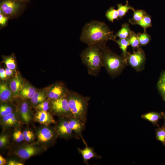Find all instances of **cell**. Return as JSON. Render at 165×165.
<instances>
[{
  "label": "cell",
  "instance_id": "1",
  "mask_svg": "<svg viewBox=\"0 0 165 165\" xmlns=\"http://www.w3.org/2000/svg\"><path fill=\"white\" fill-rule=\"evenodd\" d=\"M113 32L104 22L93 20L85 24L82 30L80 40L88 46L106 43L116 39Z\"/></svg>",
  "mask_w": 165,
  "mask_h": 165
},
{
  "label": "cell",
  "instance_id": "2",
  "mask_svg": "<svg viewBox=\"0 0 165 165\" xmlns=\"http://www.w3.org/2000/svg\"><path fill=\"white\" fill-rule=\"evenodd\" d=\"M106 43H100L88 46L81 52L80 57L82 62L86 67L88 74L97 76L103 67L102 48Z\"/></svg>",
  "mask_w": 165,
  "mask_h": 165
},
{
  "label": "cell",
  "instance_id": "3",
  "mask_svg": "<svg viewBox=\"0 0 165 165\" xmlns=\"http://www.w3.org/2000/svg\"><path fill=\"white\" fill-rule=\"evenodd\" d=\"M103 67L112 78L118 76L127 64L126 58L112 52L104 44L102 48Z\"/></svg>",
  "mask_w": 165,
  "mask_h": 165
},
{
  "label": "cell",
  "instance_id": "4",
  "mask_svg": "<svg viewBox=\"0 0 165 165\" xmlns=\"http://www.w3.org/2000/svg\"><path fill=\"white\" fill-rule=\"evenodd\" d=\"M67 97L72 116L79 119L85 123L90 97L84 96L75 92L68 90Z\"/></svg>",
  "mask_w": 165,
  "mask_h": 165
},
{
  "label": "cell",
  "instance_id": "5",
  "mask_svg": "<svg viewBox=\"0 0 165 165\" xmlns=\"http://www.w3.org/2000/svg\"><path fill=\"white\" fill-rule=\"evenodd\" d=\"M127 63L137 72L144 68L146 60L145 55L143 50L140 48L134 50L132 53L128 52L126 57Z\"/></svg>",
  "mask_w": 165,
  "mask_h": 165
},
{
  "label": "cell",
  "instance_id": "6",
  "mask_svg": "<svg viewBox=\"0 0 165 165\" xmlns=\"http://www.w3.org/2000/svg\"><path fill=\"white\" fill-rule=\"evenodd\" d=\"M51 108L53 111L57 114L68 116H72L71 111L67 94L51 101Z\"/></svg>",
  "mask_w": 165,
  "mask_h": 165
},
{
  "label": "cell",
  "instance_id": "7",
  "mask_svg": "<svg viewBox=\"0 0 165 165\" xmlns=\"http://www.w3.org/2000/svg\"><path fill=\"white\" fill-rule=\"evenodd\" d=\"M20 9L19 2L13 0H3L0 4V11L9 18L16 15Z\"/></svg>",
  "mask_w": 165,
  "mask_h": 165
},
{
  "label": "cell",
  "instance_id": "8",
  "mask_svg": "<svg viewBox=\"0 0 165 165\" xmlns=\"http://www.w3.org/2000/svg\"><path fill=\"white\" fill-rule=\"evenodd\" d=\"M68 91L62 83H57L51 86L49 89L48 97L52 101L55 100L66 95Z\"/></svg>",
  "mask_w": 165,
  "mask_h": 165
},
{
  "label": "cell",
  "instance_id": "9",
  "mask_svg": "<svg viewBox=\"0 0 165 165\" xmlns=\"http://www.w3.org/2000/svg\"><path fill=\"white\" fill-rule=\"evenodd\" d=\"M69 127L71 130L74 132L77 137H79L83 141L84 140L83 138L82 133L84 130L85 124L79 119L72 116L68 120Z\"/></svg>",
  "mask_w": 165,
  "mask_h": 165
},
{
  "label": "cell",
  "instance_id": "10",
  "mask_svg": "<svg viewBox=\"0 0 165 165\" xmlns=\"http://www.w3.org/2000/svg\"><path fill=\"white\" fill-rule=\"evenodd\" d=\"M85 147L83 149L78 148V151L82 156L84 163L86 164L89 165L88 161L92 158L100 159L101 156L97 155L94 151L92 147H89L86 141L84 143Z\"/></svg>",
  "mask_w": 165,
  "mask_h": 165
},
{
  "label": "cell",
  "instance_id": "11",
  "mask_svg": "<svg viewBox=\"0 0 165 165\" xmlns=\"http://www.w3.org/2000/svg\"><path fill=\"white\" fill-rule=\"evenodd\" d=\"M24 84L22 80L18 75H16L10 80L9 88L11 90L14 97H19V93Z\"/></svg>",
  "mask_w": 165,
  "mask_h": 165
},
{
  "label": "cell",
  "instance_id": "12",
  "mask_svg": "<svg viewBox=\"0 0 165 165\" xmlns=\"http://www.w3.org/2000/svg\"><path fill=\"white\" fill-rule=\"evenodd\" d=\"M35 118L38 122L45 125L55 123L52 115L46 111L40 110L37 113Z\"/></svg>",
  "mask_w": 165,
  "mask_h": 165
},
{
  "label": "cell",
  "instance_id": "13",
  "mask_svg": "<svg viewBox=\"0 0 165 165\" xmlns=\"http://www.w3.org/2000/svg\"><path fill=\"white\" fill-rule=\"evenodd\" d=\"M14 97L13 93L9 87L5 82L1 83L0 84V99L3 102L11 101Z\"/></svg>",
  "mask_w": 165,
  "mask_h": 165
},
{
  "label": "cell",
  "instance_id": "14",
  "mask_svg": "<svg viewBox=\"0 0 165 165\" xmlns=\"http://www.w3.org/2000/svg\"><path fill=\"white\" fill-rule=\"evenodd\" d=\"M57 132L61 136L64 137L73 136V131L70 128L68 121L63 120L61 121L57 127Z\"/></svg>",
  "mask_w": 165,
  "mask_h": 165
},
{
  "label": "cell",
  "instance_id": "15",
  "mask_svg": "<svg viewBox=\"0 0 165 165\" xmlns=\"http://www.w3.org/2000/svg\"><path fill=\"white\" fill-rule=\"evenodd\" d=\"M37 152V149L31 145L26 146L20 149L17 152V155L23 159L29 158L35 154Z\"/></svg>",
  "mask_w": 165,
  "mask_h": 165
},
{
  "label": "cell",
  "instance_id": "16",
  "mask_svg": "<svg viewBox=\"0 0 165 165\" xmlns=\"http://www.w3.org/2000/svg\"><path fill=\"white\" fill-rule=\"evenodd\" d=\"M36 89L28 84H24L20 91L19 96L24 99H31L36 92Z\"/></svg>",
  "mask_w": 165,
  "mask_h": 165
},
{
  "label": "cell",
  "instance_id": "17",
  "mask_svg": "<svg viewBox=\"0 0 165 165\" xmlns=\"http://www.w3.org/2000/svg\"><path fill=\"white\" fill-rule=\"evenodd\" d=\"M54 136L53 131L50 129L44 127L42 129L38 134V140L42 142H45L49 141Z\"/></svg>",
  "mask_w": 165,
  "mask_h": 165
},
{
  "label": "cell",
  "instance_id": "18",
  "mask_svg": "<svg viewBox=\"0 0 165 165\" xmlns=\"http://www.w3.org/2000/svg\"><path fill=\"white\" fill-rule=\"evenodd\" d=\"M133 11L134 13L133 17L128 20L129 22L132 25L137 24L148 14L145 10L143 9H134Z\"/></svg>",
  "mask_w": 165,
  "mask_h": 165
},
{
  "label": "cell",
  "instance_id": "19",
  "mask_svg": "<svg viewBox=\"0 0 165 165\" xmlns=\"http://www.w3.org/2000/svg\"><path fill=\"white\" fill-rule=\"evenodd\" d=\"M132 31L128 24L124 23L121 29L115 35V37H118L119 38H129Z\"/></svg>",
  "mask_w": 165,
  "mask_h": 165
},
{
  "label": "cell",
  "instance_id": "20",
  "mask_svg": "<svg viewBox=\"0 0 165 165\" xmlns=\"http://www.w3.org/2000/svg\"><path fill=\"white\" fill-rule=\"evenodd\" d=\"M20 111L23 121L25 123H28L30 121L31 117L29 105L27 102H24L22 103L20 107Z\"/></svg>",
  "mask_w": 165,
  "mask_h": 165
},
{
  "label": "cell",
  "instance_id": "21",
  "mask_svg": "<svg viewBox=\"0 0 165 165\" xmlns=\"http://www.w3.org/2000/svg\"><path fill=\"white\" fill-rule=\"evenodd\" d=\"M162 115L158 112H151L142 115L141 117L150 121L153 124L156 125L159 120L162 117Z\"/></svg>",
  "mask_w": 165,
  "mask_h": 165
},
{
  "label": "cell",
  "instance_id": "22",
  "mask_svg": "<svg viewBox=\"0 0 165 165\" xmlns=\"http://www.w3.org/2000/svg\"><path fill=\"white\" fill-rule=\"evenodd\" d=\"M119 45V48L122 51V56L124 58H126L128 52L127 48L130 45V43L129 38H119L114 41Z\"/></svg>",
  "mask_w": 165,
  "mask_h": 165
},
{
  "label": "cell",
  "instance_id": "23",
  "mask_svg": "<svg viewBox=\"0 0 165 165\" xmlns=\"http://www.w3.org/2000/svg\"><path fill=\"white\" fill-rule=\"evenodd\" d=\"M118 7L117 11L119 14V18H122L130 10L133 11L135 9L130 6L129 4L128 0L126 1V4L125 5H123L121 4H118L117 5Z\"/></svg>",
  "mask_w": 165,
  "mask_h": 165
},
{
  "label": "cell",
  "instance_id": "24",
  "mask_svg": "<svg viewBox=\"0 0 165 165\" xmlns=\"http://www.w3.org/2000/svg\"><path fill=\"white\" fill-rule=\"evenodd\" d=\"M46 94L45 91L44 90L36 91L33 96L31 99V103L34 105H37L44 101Z\"/></svg>",
  "mask_w": 165,
  "mask_h": 165
},
{
  "label": "cell",
  "instance_id": "25",
  "mask_svg": "<svg viewBox=\"0 0 165 165\" xmlns=\"http://www.w3.org/2000/svg\"><path fill=\"white\" fill-rule=\"evenodd\" d=\"M130 45L133 50L140 48V45L137 34L132 31L129 38Z\"/></svg>",
  "mask_w": 165,
  "mask_h": 165
},
{
  "label": "cell",
  "instance_id": "26",
  "mask_svg": "<svg viewBox=\"0 0 165 165\" xmlns=\"http://www.w3.org/2000/svg\"><path fill=\"white\" fill-rule=\"evenodd\" d=\"M105 16L110 21L112 22L114 20H118L119 18L118 11L114 7H111L107 10Z\"/></svg>",
  "mask_w": 165,
  "mask_h": 165
},
{
  "label": "cell",
  "instance_id": "27",
  "mask_svg": "<svg viewBox=\"0 0 165 165\" xmlns=\"http://www.w3.org/2000/svg\"><path fill=\"white\" fill-rule=\"evenodd\" d=\"M137 25H139L143 28L144 31L146 32L147 28L152 27V26L151 16L148 14L140 21Z\"/></svg>",
  "mask_w": 165,
  "mask_h": 165
},
{
  "label": "cell",
  "instance_id": "28",
  "mask_svg": "<svg viewBox=\"0 0 165 165\" xmlns=\"http://www.w3.org/2000/svg\"><path fill=\"white\" fill-rule=\"evenodd\" d=\"M140 46H145L147 45L151 40L150 35L146 32L137 34Z\"/></svg>",
  "mask_w": 165,
  "mask_h": 165
},
{
  "label": "cell",
  "instance_id": "29",
  "mask_svg": "<svg viewBox=\"0 0 165 165\" xmlns=\"http://www.w3.org/2000/svg\"><path fill=\"white\" fill-rule=\"evenodd\" d=\"M3 62L5 64L7 67L13 70L16 69V62L13 55L3 57Z\"/></svg>",
  "mask_w": 165,
  "mask_h": 165
},
{
  "label": "cell",
  "instance_id": "30",
  "mask_svg": "<svg viewBox=\"0 0 165 165\" xmlns=\"http://www.w3.org/2000/svg\"><path fill=\"white\" fill-rule=\"evenodd\" d=\"M2 120L5 124L9 126L14 124L17 121L16 115L13 112L3 117Z\"/></svg>",
  "mask_w": 165,
  "mask_h": 165
},
{
  "label": "cell",
  "instance_id": "31",
  "mask_svg": "<svg viewBox=\"0 0 165 165\" xmlns=\"http://www.w3.org/2000/svg\"><path fill=\"white\" fill-rule=\"evenodd\" d=\"M156 139L165 146V127L164 126L156 129Z\"/></svg>",
  "mask_w": 165,
  "mask_h": 165
},
{
  "label": "cell",
  "instance_id": "32",
  "mask_svg": "<svg viewBox=\"0 0 165 165\" xmlns=\"http://www.w3.org/2000/svg\"><path fill=\"white\" fill-rule=\"evenodd\" d=\"M12 112V109L11 107L5 104L2 105L0 107V115L3 117L8 115Z\"/></svg>",
  "mask_w": 165,
  "mask_h": 165
},
{
  "label": "cell",
  "instance_id": "33",
  "mask_svg": "<svg viewBox=\"0 0 165 165\" xmlns=\"http://www.w3.org/2000/svg\"><path fill=\"white\" fill-rule=\"evenodd\" d=\"M13 138L17 142H21L24 140L23 133L20 130H16L14 133Z\"/></svg>",
  "mask_w": 165,
  "mask_h": 165
},
{
  "label": "cell",
  "instance_id": "34",
  "mask_svg": "<svg viewBox=\"0 0 165 165\" xmlns=\"http://www.w3.org/2000/svg\"><path fill=\"white\" fill-rule=\"evenodd\" d=\"M36 108L40 110L47 111L49 109V102L46 101H43L37 104Z\"/></svg>",
  "mask_w": 165,
  "mask_h": 165
},
{
  "label": "cell",
  "instance_id": "35",
  "mask_svg": "<svg viewBox=\"0 0 165 165\" xmlns=\"http://www.w3.org/2000/svg\"><path fill=\"white\" fill-rule=\"evenodd\" d=\"M24 140L27 141H30L33 140L34 138L33 133L30 130H25L23 132Z\"/></svg>",
  "mask_w": 165,
  "mask_h": 165
},
{
  "label": "cell",
  "instance_id": "36",
  "mask_svg": "<svg viewBox=\"0 0 165 165\" xmlns=\"http://www.w3.org/2000/svg\"><path fill=\"white\" fill-rule=\"evenodd\" d=\"M9 18L0 11V25L1 27H4L6 25Z\"/></svg>",
  "mask_w": 165,
  "mask_h": 165
},
{
  "label": "cell",
  "instance_id": "37",
  "mask_svg": "<svg viewBox=\"0 0 165 165\" xmlns=\"http://www.w3.org/2000/svg\"><path fill=\"white\" fill-rule=\"evenodd\" d=\"M157 88L162 96L165 95V82L158 81Z\"/></svg>",
  "mask_w": 165,
  "mask_h": 165
},
{
  "label": "cell",
  "instance_id": "38",
  "mask_svg": "<svg viewBox=\"0 0 165 165\" xmlns=\"http://www.w3.org/2000/svg\"><path fill=\"white\" fill-rule=\"evenodd\" d=\"M8 141V137L6 135H3L0 137V147L2 148L7 143Z\"/></svg>",
  "mask_w": 165,
  "mask_h": 165
},
{
  "label": "cell",
  "instance_id": "39",
  "mask_svg": "<svg viewBox=\"0 0 165 165\" xmlns=\"http://www.w3.org/2000/svg\"><path fill=\"white\" fill-rule=\"evenodd\" d=\"M0 77L1 79L3 80H5L7 77L5 69L3 68H1L0 69Z\"/></svg>",
  "mask_w": 165,
  "mask_h": 165
},
{
  "label": "cell",
  "instance_id": "40",
  "mask_svg": "<svg viewBox=\"0 0 165 165\" xmlns=\"http://www.w3.org/2000/svg\"><path fill=\"white\" fill-rule=\"evenodd\" d=\"M13 70L7 67L6 68L5 71L7 77H10L13 74Z\"/></svg>",
  "mask_w": 165,
  "mask_h": 165
},
{
  "label": "cell",
  "instance_id": "41",
  "mask_svg": "<svg viewBox=\"0 0 165 165\" xmlns=\"http://www.w3.org/2000/svg\"><path fill=\"white\" fill-rule=\"evenodd\" d=\"M8 165H23V163H22L18 162L14 160H11L9 162Z\"/></svg>",
  "mask_w": 165,
  "mask_h": 165
},
{
  "label": "cell",
  "instance_id": "42",
  "mask_svg": "<svg viewBox=\"0 0 165 165\" xmlns=\"http://www.w3.org/2000/svg\"><path fill=\"white\" fill-rule=\"evenodd\" d=\"M159 81L165 82V71L161 73Z\"/></svg>",
  "mask_w": 165,
  "mask_h": 165
},
{
  "label": "cell",
  "instance_id": "43",
  "mask_svg": "<svg viewBox=\"0 0 165 165\" xmlns=\"http://www.w3.org/2000/svg\"><path fill=\"white\" fill-rule=\"evenodd\" d=\"M6 163V160L1 155H0V165H4Z\"/></svg>",
  "mask_w": 165,
  "mask_h": 165
},
{
  "label": "cell",
  "instance_id": "44",
  "mask_svg": "<svg viewBox=\"0 0 165 165\" xmlns=\"http://www.w3.org/2000/svg\"><path fill=\"white\" fill-rule=\"evenodd\" d=\"M13 0L16 1V2H21V1H24V0Z\"/></svg>",
  "mask_w": 165,
  "mask_h": 165
},
{
  "label": "cell",
  "instance_id": "45",
  "mask_svg": "<svg viewBox=\"0 0 165 165\" xmlns=\"http://www.w3.org/2000/svg\"><path fill=\"white\" fill-rule=\"evenodd\" d=\"M163 100L165 101V95L162 96Z\"/></svg>",
  "mask_w": 165,
  "mask_h": 165
},
{
  "label": "cell",
  "instance_id": "46",
  "mask_svg": "<svg viewBox=\"0 0 165 165\" xmlns=\"http://www.w3.org/2000/svg\"><path fill=\"white\" fill-rule=\"evenodd\" d=\"M163 115V117H164V126L165 127V114H164V115Z\"/></svg>",
  "mask_w": 165,
  "mask_h": 165
}]
</instances>
